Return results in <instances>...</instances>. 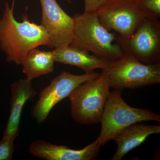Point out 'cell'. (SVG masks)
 Wrapping results in <instances>:
<instances>
[{"mask_svg": "<svg viewBox=\"0 0 160 160\" xmlns=\"http://www.w3.org/2000/svg\"><path fill=\"white\" fill-rule=\"evenodd\" d=\"M15 1L12 7L9 2L0 19V49L9 62L22 65L29 52L39 46L50 48L49 35L42 25L30 22L26 13L22 22H18L13 14Z\"/></svg>", "mask_w": 160, "mask_h": 160, "instance_id": "obj_1", "label": "cell"}, {"mask_svg": "<svg viewBox=\"0 0 160 160\" xmlns=\"http://www.w3.org/2000/svg\"><path fill=\"white\" fill-rule=\"evenodd\" d=\"M74 20V38L69 46L91 52L107 61L119 59L124 55L116 42L115 33H111L100 22L96 12L77 13Z\"/></svg>", "mask_w": 160, "mask_h": 160, "instance_id": "obj_2", "label": "cell"}, {"mask_svg": "<svg viewBox=\"0 0 160 160\" xmlns=\"http://www.w3.org/2000/svg\"><path fill=\"white\" fill-rule=\"evenodd\" d=\"M122 90L114 89L109 92L100 123L101 130L97 138L104 146L123 129L132 124L144 121L160 122V116L145 109L134 108L127 104L121 95Z\"/></svg>", "mask_w": 160, "mask_h": 160, "instance_id": "obj_3", "label": "cell"}, {"mask_svg": "<svg viewBox=\"0 0 160 160\" xmlns=\"http://www.w3.org/2000/svg\"><path fill=\"white\" fill-rule=\"evenodd\" d=\"M109 82L102 72L77 86L69 98L72 117L80 124L99 123L109 97Z\"/></svg>", "mask_w": 160, "mask_h": 160, "instance_id": "obj_4", "label": "cell"}, {"mask_svg": "<svg viewBox=\"0 0 160 160\" xmlns=\"http://www.w3.org/2000/svg\"><path fill=\"white\" fill-rule=\"evenodd\" d=\"M102 72L110 88L117 90L136 89L160 83V62L144 64L127 53L119 59L108 62Z\"/></svg>", "mask_w": 160, "mask_h": 160, "instance_id": "obj_5", "label": "cell"}, {"mask_svg": "<svg viewBox=\"0 0 160 160\" xmlns=\"http://www.w3.org/2000/svg\"><path fill=\"white\" fill-rule=\"evenodd\" d=\"M96 12L105 28L124 39L132 36L146 18L137 0H107Z\"/></svg>", "mask_w": 160, "mask_h": 160, "instance_id": "obj_6", "label": "cell"}, {"mask_svg": "<svg viewBox=\"0 0 160 160\" xmlns=\"http://www.w3.org/2000/svg\"><path fill=\"white\" fill-rule=\"evenodd\" d=\"M116 42L124 53L133 56L144 64L160 62V23L158 19L146 18L130 38L115 34Z\"/></svg>", "mask_w": 160, "mask_h": 160, "instance_id": "obj_7", "label": "cell"}, {"mask_svg": "<svg viewBox=\"0 0 160 160\" xmlns=\"http://www.w3.org/2000/svg\"><path fill=\"white\" fill-rule=\"evenodd\" d=\"M100 73L92 72L78 75L63 71L55 77L49 86L40 92L37 102L32 109L33 118L39 123L47 119L52 108L63 99L68 98L72 92L84 82L98 77Z\"/></svg>", "mask_w": 160, "mask_h": 160, "instance_id": "obj_8", "label": "cell"}, {"mask_svg": "<svg viewBox=\"0 0 160 160\" xmlns=\"http://www.w3.org/2000/svg\"><path fill=\"white\" fill-rule=\"evenodd\" d=\"M42 9L41 25L49 35L50 48L69 46L74 38V20L56 0H39Z\"/></svg>", "mask_w": 160, "mask_h": 160, "instance_id": "obj_9", "label": "cell"}, {"mask_svg": "<svg viewBox=\"0 0 160 160\" xmlns=\"http://www.w3.org/2000/svg\"><path fill=\"white\" fill-rule=\"evenodd\" d=\"M101 146L97 139L79 150L40 140L30 144L29 151L36 157L46 160H92L98 154Z\"/></svg>", "mask_w": 160, "mask_h": 160, "instance_id": "obj_10", "label": "cell"}, {"mask_svg": "<svg viewBox=\"0 0 160 160\" xmlns=\"http://www.w3.org/2000/svg\"><path fill=\"white\" fill-rule=\"evenodd\" d=\"M10 89V114L3 136L15 140L19 134L20 119L23 107L27 101L34 97L37 92L32 81L26 78L11 84Z\"/></svg>", "mask_w": 160, "mask_h": 160, "instance_id": "obj_11", "label": "cell"}, {"mask_svg": "<svg viewBox=\"0 0 160 160\" xmlns=\"http://www.w3.org/2000/svg\"><path fill=\"white\" fill-rule=\"evenodd\" d=\"M160 133V126L143 124H132L120 131L114 138L118 149L112 160H121L132 149L140 146L150 135Z\"/></svg>", "mask_w": 160, "mask_h": 160, "instance_id": "obj_12", "label": "cell"}, {"mask_svg": "<svg viewBox=\"0 0 160 160\" xmlns=\"http://www.w3.org/2000/svg\"><path fill=\"white\" fill-rule=\"evenodd\" d=\"M53 51L55 62L77 66L90 73L97 69H105L109 61L95 55H90L88 52L69 46L55 49Z\"/></svg>", "mask_w": 160, "mask_h": 160, "instance_id": "obj_13", "label": "cell"}, {"mask_svg": "<svg viewBox=\"0 0 160 160\" xmlns=\"http://www.w3.org/2000/svg\"><path fill=\"white\" fill-rule=\"evenodd\" d=\"M55 62L53 51L35 48L25 58L22 65V72L26 78L32 81L41 76L52 73L54 71Z\"/></svg>", "mask_w": 160, "mask_h": 160, "instance_id": "obj_14", "label": "cell"}, {"mask_svg": "<svg viewBox=\"0 0 160 160\" xmlns=\"http://www.w3.org/2000/svg\"><path fill=\"white\" fill-rule=\"evenodd\" d=\"M146 18L158 19L160 17V0H137Z\"/></svg>", "mask_w": 160, "mask_h": 160, "instance_id": "obj_15", "label": "cell"}, {"mask_svg": "<svg viewBox=\"0 0 160 160\" xmlns=\"http://www.w3.org/2000/svg\"><path fill=\"white\" fill-rule=\"evenodd\" d=\"M14 140L3 136L0 141V160H11L14 150Z\"/></svg>", "mask_w": 160, "mask_h": 160, "instance_id": "obj_16", "label": "cell"}, {"mask_svg": "<svg viewBox=\"0 0 160 160\" xmlns=\"http://www.w3.org/2000/svg\"><path fill=\"white\" fill-rule=\"evenodd\" d=\"M107 0H84L85 12H96Z\"/></svg>", "mask_w": 160, "mask_h": 160, "instance_id": "obj_17", "label": "cell"}, {"mask_svg": "<svg viewBox=\"0 0 160 160\" xmlns=\"http://www.w3.org/2000/svg\"><path fill=\"white\" fill-rule=\"evenodd\" d=\"M13 1H15V0H13Z\"/></svg>", "mask_w": 160, "mask_h": 160, "instance_id": "obj_18", "label": "cell"}]
</instances>
